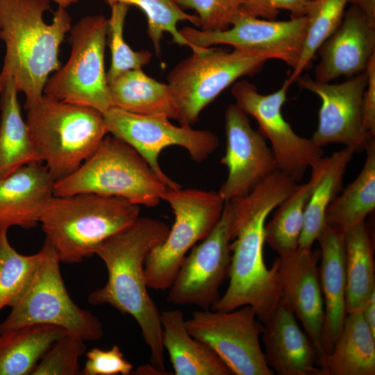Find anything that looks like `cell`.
<instances>
[{"instance_id": "30bf717a", "label": "cell", "mask_w": 375, "mask_h": 375, "mask_svg": "<svg viewBox=\"0 0 375 375\" xmlns=\"http://www.w3.org/2000/svg\"><path fill=\"white\" fill-rule=\"evenodd\" d=\"M267 60L237 49L208 47L178 62L167 84L177 107L176 120L192 126L202 110L240 78L260 71Z\"/></svg>"}, {"instance_id": "6da1fadb", "label": "cell", "mask_w": 375, "mask_h": 375, "mask_svg": "<svg viewBox=\"0 0 375 375\" xmlns=\"http://www.w3.org/2000/svg\"><path fill=\"white\" fill-rule=\"evenodd\" d=\"M295 182L277 170L247 196L231 200L233 208L229 283L212 305L215 311L249 306L265 324L282 298L276 258L268 268L264 260L265 227L269 215L294 190Z\"/></svg>"}, {"instance_id": "d4e9b609", "label": "cell", "mask_w": 375, "mask_h": 375, "mask_svg": "<svg viewBox=\"0 0 375 375\" xmlns=\"http://www.w3.org/2000/svg\"><path fill=\"white\" fill-rule=\"evenodd\" d=\"M0 178L29 163H42L31 142L12 78L0 83Z\"/></svg>"}, {"instance_id": "3957f363", "label": "cell", "mask_w": 375, "mask_h": 375, "mask_svg": "<svg viewBox=\"0 0 375 375\" xmlns=\"http://www.w3.org/2000/svg\"><path fill=\"white\" fill-rule=\"evenodd\" d=\"M50 10L49 0H0V39L5 45L0 83L12 78L25 97V108L42 97L47 79L61 67L60 45L72 27L61 6L46 23L44 14Z\"/></svg>"}, {"instance_id": "ee69618b", "label": "cell", "mask_w": 375, "mask_h": 375, "mask_svg": "<svg viewBox=\"0 0 375 375\" xmlns=\"http://www.w3.org/2000/svg\"><path fill=\"white\" fill-rule=\"evenodd\" d=\"M78 1V0H53V1L58 5V6H61L65 8L76 3Z\"/></svg>"}, {"instance_id": "44dd1931", "label": "cell", "mask_w": 375, "mask_h": 375, "mask_svg": "<svg viewBox=\"0 0 375 375\" xmlns=\"http://www.w3.org/2000/svg\"><path fill=\"white\" fill-rule=\"evenodd\" d=\"M54 183L39 162L24 165L0 178V230L37 226L54 196Z\"/></svg>"}, {"instance_id": "7a4b0ae2", "label": "cell", "mask_w": 375, "mask_h": 375, "mask_svg": "<svg viewBox=\"0 0 375 375\" xmlns=\"http://www.w3.org/2000/svg\"><path fill=\"white\" fill-rule=\"evenodd\" d=\"M169 229L160 220L139 217L131 226L102 242L94 255L104 263L108 281L88 296L92 305L108 304L135 319L150 350L151 365L163 374L167 373L160 312L149 294L144 265L149 253L165 241Z\"/></svg>"}, {"instance_id": "8d00e7d4", "label": "cell", "mask_w": 375, "mask_h": 375, "mask_svg": "<svg viewBox=\"0 0 375 375\" xmlns=\"http://www.w3.org/2000/svg\"><path fill=\"white\" fill-rule=\"evenodd\" d=\"M181 8L194 10L201 30L224 31L243 12L245 0H174Z\"/></svg>"}, {"instance_id": "d6986e66", "label": "cell", "mask_w": 375, "mask_h": 375, "mask_svg": "<svg viewBox=\"0 0 375 375\" xmlns=\"http://www.w3.org/2000/svg\"><path fill=\"white\" fill-rule=\"evenodd\" d=\"M318 51L320 60L315 71V80L329 83L342 76L362 73L375 55V27L351 5Z\"/></svg>"}, {"instance_id": "9c48e42d", "label": "cell", "mask_w": 375, "mask_h": 375, "mask_svg": "<svg viewBox=\"0 0 375 375\" xmlns=\"http://www.w3.org/2000/svg\"><path fill=\"white\" fill-rule=\"evenodd\" d=\"M162 200L171 207L174 222L165 241L148 255L144 272L148 288L163 291L172 285L188 252L216 226L225 201L217 192L182 188L167 190Z\"/></svg>"}, {"instance_id": "5bb4252c", "label": "cell", "mask_w": 375, "mask_h": 375, "mask_svg": "<svg viewBox=\"0 0 375 375\" xmlns=\"http://www.w3.org/2000/svg\"><path fill=\"white\" fill-rule=\"evenodd\" d=\"M288 89L283 83L274 92L263 94L254 84L242 80L233 84L231 94L235 104L256 120L258 131L269 141L278 169L299 182L324 157V151L311 138L297 134L285 119L282 108Z\"/></svg>"}, {"instance_id": "9a60e30c", "label": "cell", "mask_w": 375, "mask_h": 375, "mask_svg": "<svg viewBox=\"0 0 375 375\" xmlns=\"http://www.w3.org/2000/svg\"><path fill=\"white\" fill-rule=\"evenodd\" d=\"M233 238V208L228 201L212 231L184 258L169 288L167 301L210 309L219 299V289L228 275Z\"/></svg>"}, {"instance_id": "1f68e13d", "label": "cell", "mask_w": 375, "mask_h": 375, "mask_svg": "<svg viewBox=\"0 0 375 375\" xmlns=\"http://www.w3.org/2000/svg\"><path fill=\"white\" fill-rule=\"evenodd\" d=\"M350 0H309L306 12L307 31L297 66L284 83L290 88L313 59L324 42L340 24Z\"/></svg>"}, {"instance_id": "52a82bcc", "label": "cell", "mask_w": 375, "mask_h": 375, "mask_svg": "<svg viewBox=\"0 0 375 375\" xmlns=\"http://www.w3.org/2000/svg\"><path fill=\"white\" fill-rule=\"evenodd\" d=\"M42 257L28 288L0 323V333L28 325L60 327L84 341H97L104 335L99 319L79 307L70 297L63 281L60 261L45 240Z\"/></svg>"}, {"instance_id": "f6af8a7d", "label": "cell", "mask_w": 375, "mask_h": 375, "mask_svg": "<svg viewBox=\"0 0 375 375\" xmlns=\"http://www.w3.org/2000/svg\"><path fill=\"white\" fill-rule=\"evenodd\" d=\"M0 91H1V86H0Z\"/></svg>"}, {"instance_id": "277c9868", "label": "cell", "mask_w": 375, "mask_h": 375, "mask_svg": "<svg viewBox=\"0 0 375 375\" xmlns=\"http://www.w3.org/2000/svg\"><path fill=\"white\" fill-rule=\"evenodd\" d=\"M140 212V206L121 197L53 196L40 224L60 262L75 264L94 256L102 242L133 224Z\"/></svg>"}, {"instance_id": "4dcf8cb0", "label": "cell", "mask_w": 375, "mask_h": 375, "mask_svg": "<svg viewBox=\"0 0 375 375\" xmlns=\"http://www.w3.org/2000/svg\"><path fill=\"white\" fill-rule=\"evenodd\" d=\"M322 158L310 168L309 180L305 183H297L291 193L276 208L272 219L266 222L265 243L278 256L294 251L299 247L305 209L320 176Z\"/></svg>"}, {"instance_id": "4fadbf2b", "label": "cell", "mask_w": 375, "mask_h": 375, "mask_svg": "<svg viewBox=\"0 0 375 375\" xmlns=\"http://www.w3.org/2000/svg\"><path fill=\"white\" fill-rule=\"evenodd\" d=\"M308 26L306 15L290 19H266L244 13L228 28L205 31L191 26L179 30L199 51L213 45L225 44L250 54L280 60L294 69L301 56Z\"/></svg>"}, {"instance_id": "7402d4cb", "label": "cell", "mask_w": 375, "mask_h": 375, "mask_svg": "<svg viewBox=\"0 0 375 375\" xmlns=\"http://www.w3.org/2000/svg\"><path fill=\"white\" fill-rule=\"evenodd\" d=\"M317 240L319 244V276L324 306L322 346L327 358L347 315L344 232L325 225Z\"/></svg>"}, {"instance_id": "2e32d148", "label": "cell", "mask_w": 375, "mask_h": 375, "mask_svg": "<svg viewBox=\"0 0 375 375\" xmlns=\"http://www.w3.org/2000/svg\"><path fill=\"white\" fill-rule=\"evenodd\" d=\"M297 79L301 88L315 94L321 100L317 127L311 138L313 142L319 147L340 144L355 152L365 150L368 141L374 138L362 128L366 72L338 84L309 77Z\"/></svg>"}, {"instance_id": "cb8c5ba5", "label": "cell", "mask_w": 375, "mask_h": 375, "mask_svg": "<svg viewBox=\"0 0 375 375\" xmlns=\"http://www.w3.org/2000/svg\"><path fill=\"white\" fill-rule=\"evenodd\" d=\"M108 85L111 107L176 119L177 107L168 84L150 77L142 69L124 72L108 81Z\"/></svg>"}, {"instance_id": "b9f144b4", "label": "cell", "mask_w": 375, "mask_h": 375, "mask_svg": "<svg viewBox=\"0 0 375 375\" xmlns=\"http://www.w3.org/2000/svg\"><path fill=\"white\" fill-rule=\"evenodd\" d=\"M362 312L367 324L375 335V292L372 294Z\"/></svg>"}, {"instance_id": "7c38bea8", "label": "cell", "mask_w": 375, "mask_h": 375, "mask_svg": "<svg viewBox=\"0 0 375 375\" xmlns=\"http://www.w3.org/2000/svg\"><path fill=\"white\" fill-rule=\"evenodd\" d=\"M188 333L209 347L236 375H273L260 342L263 324L249 306L201 310L185 320Z\"/></svg>"}, {"instance_id": "60d3db41", "label": "cell", "mask_w": 375, "mask_h": 375, "mask_svg": "<svg viewBox=\"0 0 375 375\" xmlns=\"http://www.w3.org/2000/svg\"><path fill=\"white\" fill-rule=\"evenodd\" d=\"M349 3L358 8L367 21L375 27V0H350Z\"/></svg>"}, {"instance_id": "e0dca14e", "label": "cell", "mask_w": 375, "mask_h": 375, "mask_svg": "<svg viewBox=\"0 0 375 375\" xmlns=\"http://www.w3.org/2000/svg\"><path fill=\"white\" fill-rule=\"evenodd\" d=\"M226 144L221 162L228 174L217 192L224 201L249 194L278 165L265 137L254 130L247 115L235 103L225 112Z\"/></svg>"}, {"instance_id": "ab89813d", "label": "cell", "mask_w": 375, "mask_h": 375, "mask_svg": "<svg viewBox=\"0 0 375 375\" xmlns=\"http://www.w3.org/2000/svg\"><path fill=\"white\" fill-rule=\"evenodd\" d=\"M367 85L363 94L362 128L374 137L375 135V55L370 59L365 70Z\"/></svg>"}, {"instance_id": "f35d334b", "label": "cell", "mask_w": 375, "mask_h": 375, "mask_svg": "<svg viewBox=\"0 0 375 375\" xmlns=\"http://www.w3.org/2000/svg\"><path fill=\"white\" fill-rule=\"evenodd\" d=\"M309 0H245L244 13L266 19H275L281 10L291 17L306 15Z\"/></svg>"}, {"instance_id": "8992f818", "label": "cell", "mask_w": 375, "mask_h": 375, "mask_svg": "<svg viewBox=\"0 0 375 375\" xmlns=\"http://www.w3.org/2000/svg\"><path fill=\"white\" fill-rule=\"evenodd\" d=\"M169 190L145 159L122 140L106 135L73 173L55 181L54 196L92 193L154 207Z\"/></svg>"}, {"instance_id": "7bdbcfd3", "label": "cell", "mask_w": 375, "mask_h": 375, "mask_svg": "<svg viewBox=\"0 0 375 375\" xmlns=\"http://www.w3.org/2000/svg\"><path fill=\"white\" fill-rule=\"evenodd\" d=\"M133 374H149V372H152V374H163L153 366H142L134 371Z\"/></svg>"}, {"instance_id": "83f0119b", "label": "cell", "mask_w": 375, "mask_h": 375, "mask_svg": "<svg viewBox=\"0 0 375 375\" xmlns=\"http://www.w3.org/2000/svg\"><path fill=\"white\" fill-rule=\"evenodd\" d=\"M67 333L50 325H28L0 333V375H31L50 346Z\"/></svg>"}, {"instance_id": "603a6c76", "label": "cell", "mask_w": 375, "mask_h": 375, "mask_svg": "<svg viewBox=\"0 0 375 375\" xmlns=\"http://www.w3.org/2000/svg\"><path fill=\"white\" fill-rule=\"evenodd\" d=\"M162 342L176 375H231L230 369L206 344L188 331L183 313L160 312Z\"/></svg>"}, {"instance_id": "ffe728a7", "label": "cell", "mask_w": 375, "mask_h": 375, "mask_svg": "<svg viewBox=\"0 0 375 375\" xmlns=\"http://www.w3.org/2000/svg\"><path fill=\"white\" fill-rule=\"evenodd\" d=\"M265 357L278 375H326L309 338L282 297L261 333Z\"/></svg>"}, {"instance_id": "d6a6232c", "label": "cell", "mask_w": 375, "mask_h": 375, "mask_svg": "<svg viewBox=\"0 0 375 375\" xmlns=\"http://www.w3.org/2000/svg\"><path fill=\"white\" fill-rule=\"evenodd\" d=\"M111 6L117 3L134 6L140 9L147 20V33L157 54L161 51V40L164 33H169L174 42L186 46L194 53H200L188 42L177 28L180 22L187 21L199 27L197 15L183 10L174 0H106Z\"/></svg>"}, {"instance_id": "4316f807", "label": "cell", "mask_w": 375, "mask_h": 375, "mask_svg": "<svg viewBox=\"0 0 375 375\" xmlns=\"http://www.w3.org/2000/svg\"><path fill=\"white\" fill-rule=\"evenodd\" d=\"M346 312L362 310L375 292L374 247L364 221L344 233Z\"/></svg>"}, {"instance_id": "e575fe53", "label": "cell", "mask_w": 375, "mask_h": 375, "mask_svg": "<svg viewBox=\"0 0 375 375\" xmlns=\"http://www.w3.org/2000/svg\"><path fill=\"white\" fill-rule=\"evenodd\" d=\"M128 8V5L122 3L111 6L107 30L111 53L110 66L106 73L108 82L128 70L142 69L152 57L148 51H134L124 38V27Z\"/></svg>"}, {"instance_id": "8fae6325", "label": "cell", "mask_w": 375, "mask_h": 375, "mask_svg": "<svg viewBox=\"0 0 375 375\" xmlns=\"http://www.w3.org/2000/svg\"><path fill=\"white\" fill-rule=\"evenodd\" d=\"M103 116L108 133L135 149L169 190L180 188L181 185L160 166L158 157L164 149L181 147L192 160L199 162L219 146V139L212 132L194 129L189 125H174L165 116L138 115L115 107H110Z\"/></svg>"}, {"instance_id": "d590c367", "label": "cell", "mask_w": 375, "mask_h": 375, "mask_svg": "<svg viewBox=\"0 0 375 375\" xmlns=\"http://www.w3.org/2000/svg\"><path fill=\"white\" fill-rule=\"evenodd\" d=\"M85 342L72 334L64 333L50 346L31 375L81 374L79 358L85 353Z\"/></svg>"}, {"instance_id": "484cf974", "label": "cell", "mask_w": 375, "mask_h": 375, "mask_svg": "<svg viewBox=\"0 0 375 375\" xmlns=\"http://www.w3.org/2000/svg\"><path fill=\"white\" fill-rule=\"evenodd\" d=\"M326 375H374L375 335L362 310L347 314L342 331L328 355Z\"/></svg>"}, {"instance_id": "ac0fdd59", "label": "cell", "mask_w": 375, "mask_h": 375, "mask_svg": "<svg viewBox=\"0 0 375 375\" xmlns=\"http://www.w3.org/2000/svg\"><path fill=\"white\" fill-rule=\"evenodd\" d=\"M319 249L299 247L277 257L282 297L301 322L315 349L319 367L325 372L326 357L322 346L324 306L319 276Z\"/></svg>"}, {"instance_id": "5b68a950", "label": "cell", "mask_w": 375, "mask_h": 375, "mask_svg": "<svg viewBox=\"0 0 375 375\" xmlns=\"http://www.w3.org/2000/svg\"><path fill=\"white\" fill-rule=\"evenodd\" d=\"M33 146L55 181L76 171L108 131L103 114L44 94L25 108Z\"/></svg>"}, {"instance_id": "f1b7e54d", "label": "cell", "mask_w": 375, "mask_h": 375, "mask_svg": "<svg viewBox=\"0 0 375 375\" xmlns=\"http://www.w3.org/2000/svg\"><path fill=\"white\" fill-rule=\"evenodd\" d=\"M366 158L357 177L337 196L325 215V225L345 232L366 221L375 208V141L367 143Z\"/></svg>"}, {"instance_id": "836d02e7", "label": "cell", "mask_w": 375, "mask_h": 375, "mask_svg": "<svg viewBox=\"0 0 375 375\" xmlns=\"http://www.w3.org/2000/svg\"><path fill=\"white\" fill-rule=\"evenodd\" d=\"M8 230H0V312L14 306L22 297L36 272L41 249L33 255H23L11 245Z\"/></svg>"}, {"instance_id": "f546056e", "label": "cell", "mask_w": 375, "mask_h": 375, "mask_svg": "<svg viewBox=\"0 0 375 375\" xmlns=\"http://www.w3.org/2000/svg\"><path fill=\"white\" fill-rule=\"evenodd\" d=\"M356 153L344 147L322 159V172L311 193L304 213L299 247L311 249L325 226L329 205L340 192L348 165Z\"/></svg>"}, {"instance_id": "ba28073f", "label": "cell", "mask_w": 375, "mask_h": 375, "mask_svg": "<svg viewBox=\"0 0 375 375\" xmlns=\"http://www.w3.org/2000/svg\"><path fill=\"white\" fill-rule=\"evenodd\" d=\"M108 19L81 18L69 31V57L47 81L44 94L56 100L92 108L104 114L110 107L105 49Z\"/></svg>"}, {"instance_id": "74e56055", "label": "cell", "mask_w": 375, "mask_h": 375, "mask_svg": "<svg viewBox=\"0 0 375 375\" xmlns=\"http://www.w3.org/2000/svg\"><path fill=\"white\" fill-rule=\"evenodd\" d=\"M87 360L81 374L83 375H128L133 365L124 358L117 345L108 350L93 348L86 353Z\"/></svg>"}]
</instances>
